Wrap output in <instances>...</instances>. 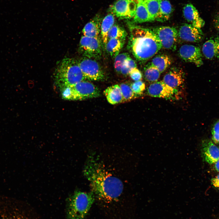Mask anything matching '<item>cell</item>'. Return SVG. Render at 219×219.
Wrapping results in <instances>:
<instances>
[{
    "label": "cell",
    "instance_id": "obj_1",
    "mask_svg": "<svg viewBox=\"0 0 219 219\" xmlns=\"http://www.w3.org/2000/svg\"><path fill=\"white\" fill-rule=\"evenodd\" d=\"M83 173L90 183L92 192L99 199L114 200L122 193V182L107 171L93 154L88 156Z\"/></svg>",
    "mask_w": 219,
    "mask_h": 219
},
{
    "label": "cell",
    "instance_id": "obj_2",
    "mask_svg": "<svg viewBox=\"0 0 219 219\" xmlns=\"http://www.w3.org/2000/svg\"><path fill=\"white\" fill-rule=\"evenodd\" d=\"M128 24L130 36L127 48L137 60L146 61L162 48L160 40L151 29L131 23Z\"/></svg>",
    "mask_w": 219,
    "mask_h": 219
},
{
    "label": "cell",
    "instance_id": "obj_3",
    "mask_svg": "<svg viewBox=\"0 0 219 219\" xmlns=\"http://www.w3.org/2000/svg\"><path fill=\"white\" fill-rule=\"evenodd\" d=\"M54 78L56 85L60 90L86 80L78 61L68 57L63 59L57 66L55 71Z\"/></svg>",
    "mask_w": 219,
    "mask_h": 219
},
{
    "label": "cell",
    "instance_id": "obj_4",
    "mask_svg": "<svg viewBox=\"0 0 219 219\" xmlns=\"http://www.w3.org/2000/svg\"><path fill=\"white\" fill-rule=\"evenodd\" d=\"M94 201L92 192L76 190L68 199L67 219H84Z\"/></svg>",
    "mask_w": 219,
    "mask_h": 219
},
{
    "label": "cell",
    "instance_id": "obj_5",
    "mask_svg": "<svg viewBox=\"0 0 219 219\" xmlns=\"http://www.w3.org/2000/svg\"><path fill=\"white\" fill-rule=\"evenodd\" d=\"M62 98L67 100H82L97 97L99 89L93 84L85 80L60 90Z\"/></svg>",
    "mask_w": 219,
    "mask_h": 219
},
{
    "label": "cell",
    "instance_id": "obj_6",
    "mask_svg": "<svg viewBox=\"0 0 219 219\" xmlns=\"http://www.w3.org/2000/svg\"><path fill=\"white\" fill-rule=\"evenodd\" d=\"M79 50L84 57L94 59L100 58L102 53V42L100 37L83 36L80 41Z\"/></svg>",
    "mask_w": 219,
    "mask_h": 219
},
{
    "label": "cell",
    "instance_id": "obj_7",
    "mask_svg": "<svg viewBox=\"0 0 219 219\" xmlns=\"http://www.w3.org/2000/svg\"><path fill=\"white\" fill-rule=\"evenodd\" d=\"M78 61L86 79L97 81L104 79V72L95 59L84 57Z\"/></svg>",
    "mask_w": 219,
    "mask_h": 219
},
{
    "label": "cell",
    "instance_id": "obj_8",
    "mask_svg": "<svg viewBox=\"0 0 219 219\" xmlns=\"http://www.w3.org/2000/svg\"><path fill=\"white\" fill-rule=\"evenodd\" d=\"M151 30L160 40L162 48L172 50L176 49L179 37L178 30L176 28L161 26Z\"/></svg>",
    "mask_w": 219,
    "mask_h": 219
},
{
    "label": "cell",
    "instance_id": "obj_9",
    "mask_svg": "<svg viewBox=\"0 0 219 219\" xmlns=\"http://www.w3.org/2000/svg\"><path fill=\"white\" fill-rule=\"evenodd\" d=\"M136 8L134 0H117L110 6L109 11L119 19H130L134 17Z\"/></svg>",
    "mask_w": 219,
    "mask_h": 219
},
{
    "label": "cell",
    "instance_id": "obj_10",
    "mask_svg": "<svg viewBox=\"0 0 219 219\" xmlns=\"http://www.w3.org/2000/svg\"><path fill=\"white\" fill-rule=\"evenodd\" d=\"M147 92L151 97L170 99L174 98L177 89L169 86L163 81H156L150 85Z\"/></svg>",
    "mask_w": 219,
    "mask_h": 219
},
{
    "label": "cell",
    "instance_id": "obj_11",
    "mask_svg": "<svg viewBox=\"0 0 219 219\" xmlns=\"http://www.w3.org/2000/svg\"><path fill=\"white\" fill-rule=\"evenodd\" d=\"M179 55L181 58L187 62L192 63L197 67L203 64L202 55L199 47L185 44L179 48Z\"/></svg>",
    "mask_w": 219,
    "mask_h": 219
},
{
    "label": "cell",
    "instance_id": "obj_12",
    "mask_svg": "<svg viewBox=\"0 0 219 219\" xmlns=\"http://www.w3.org/2000/svg\"><path fill=\"white\" fill-rule=\"evenodd\" d=\"M178 31V37L186 41L199 42L202 40L203 36L200 28L194 27L191 24H182Z\"/></svg>",
    "mask_w": 219,
    "mask_h": 219
},
{
    "label": "cell",
    "instance_id": "obj_13",
    "mask_svg": "<svg viewBox=\"0 0 219 219\" xmlns=\"http://www.w3.org/2000/svg\"><path fill=\"white\" fill-rule=\"evenodd\" d=\"M201 146L202 155L206 162L213 164L219 159V148L211 141L203 140Z\"/></svg>",
    "mask_w": 219,
    "mask_h": 219
},
{
    "label": "cell",
    "instance_id": "obj_14",
    "mask_svg": "<svg viewBox=\"0 0 219 219\" xmlns=\"http://www.w3.org/2000/svg\"><path fill=\"white\" fill-rule=\"evenodd\" d=\"M162 81L169 86L177 89L184 83V73L180 69L172 68L165 75Z\"/></svg>",
    "mask_w": 219,
    "mask_h": 219
},
{
    "label": "cell",
    "instance_id": "obj_15",
    "mask_svg": "<svg viewBox=\"0 0 219 219\" xmlns=\"http://www.w3.org/2000/svg\"><path fill=\"white\" fill-rule=\"evenodd\" d=\"M183 16L193 26L200 28L203 27L205 22L200 16L197 10L191 4L185 5L183 9Z\"/></svg>",
    "mask_w": 219,
    "mask_h": 219
},
{
    "label": "cell",
    "instance_id": "obj_16",
    "mask_svg": "<svg viewBox=\"0 0 219 219\" xmlns=\"http://www.w3.org/2000/svg\"><path fill=\"white\" fill-rule=\"evenodd\" d=\"M202 52L207 59L219 58V37L210 39L205 42L203 45Z\"/></svg>",
    "mask_w": 219,
    "mask_h": 219
},
{
    "label": "cell",
    "instance_id": "obj_17",
    "mask_svg": "<svg viewBox=\"0 0 219 219\" xmlns=\"http://www.w3.org/2000/svg\"><path fill=\"white\" fill-rule=\"evenodd\" d=\"M102 19L100 15L96 14L84 26L82 30L83 36L90 37H99Z\"/></svg>",
    "mask_w": 219,
    "mask_h": 219
},
{
    "label": "cell",
    "instance_id": "obj_18",
    "mask_svg": "<svg viewBox=\"0 0 219 219\" xmlns=\"http://www.w3.org/2000/svg\"><path fill=\"white\" fill-rule=\"evenodd\" d=\"M137 4L135 14L133 23H141L153 21L143 0H134Z\"/></svg>",
    "mask_w": 219,
    "mask_h": 219
},
{
    "label": "cell",
    "instance_id": "obj_19",
    "mask_svg": "<svg viewBox=\"0 0 219 219\" xmlns=\"http://www.w3.org/2000/svg\"><path fill=\"white\" fill-rule=\"evenodd\" d=\"M104 92L107 101L111 104H116L123 101L121 89L118 85L108 87Z\"/></svg>",
    "mask_w": 219,
    "mask_h": 219
},
{
    "label": "cell",
    "instance_id": "obj_20",
    "mask_svg": "<svg viewBox=\"0 0 219 219\" xmlns=\"http://www.w3.org/2000/svg\"><path fill=\"white\" fill-rule=\"evenodd\" d=\"M114 16L111 13L106 15L103 19L101 26V35L103 43L106 47L108 41V33L114 25Z\"/></svg>",
    "mask_w": 219,
    "mask_h": 219
},
{
    "label": "cell",
    "instance_id": "obj_21",
    "mask_svg": "<svg viewBox=\"0 0 219 219\" xmlns=\"http://www.w3.org/2000/svg\"><path fill=\"white\" fill-rule=\"evenodd\" d=\"M170 2L168 0H160L159 11L156 20L163 22L168 20L173 12Z\"/></svg>",
    "mask_w": 219,
    "mask_h": 219
},
{
    "label": "cell",
    "instance_id": "obj_22",
    "mask_svg": "<svg viewBox=\"0 0 219 219\" xmlns=\"http://www.w3.org/2000/svg\"><path fill=\"white\" fill-rule=\"evenodd\" d=\"M125 41L115 38L109 39L106 46L107 52L113 58L119 54L123 47Z\"/></svg>",
    "mask_w": 219,
    "mask_h": 219
},
{
    "label": "cell",
    "instance_id": "obj_23",
    "mask_svg": "<svg viewBox=\"0 0 219 219\" xmlns=\"http://www.w3.org/2000/svg\"><path fill=\"white\" fill-rule=\"evenodd\" d=\"M171 62V59L169 56L162 54L155 56L150 64L156 67L161 73L169 67Z\"/></svg>",
    "mask_w": 219,
    "mask_h": 219
},
{
    "label": "cell",
    "instance_id": "obj_24",
    "mask_svg": "<svg viewBox=\"0 0 219 219\" xmlns=\"http://www.w3.org/2000/svg\"><path fill=\"white\" fill-rule=\"evenodd\" d=\"M145 79L151 82H156L159 78L161 74L158 69L150 63L147 64L144 68Z\"/></svg>",
    "mask_w": 219,
    "mask_h": 219
},
{
    "label": "cell",
    "instance_id": "obj_25",
    "mask_svg": "<svg viewBox=\"0 0 219 219\" xmlns=\"http://www.w3.org/2000/svg\"><path fill=\"white\" fill-rule=\"evenodd\" d=\"M125 30L117 24H114L109 31L108 40L109 39L115 38L125 41L127 35Z\"/></svg>",
    "mask_w": 219,
    "mask_h": 219
},
{
    "label": "cell",
    "instance_id": "obj_26",
    "mask_svg": "<svg viewBox=\"0 0 219 219\" xmlns=\"http://www.w3.org/2000/svg\"><path fill=\"white\" fill-rule=\"evenodd\" d=\"M153 21L156 20L158 13L160 0H143Z\"/></svg>",
    "mask_w": 219,
    "mask_h": 219
},
{
    "label": "cell",
    "instance_id": "obj_27",
    "mask_svg": "<svg viewBox=\"0 0 219 219\" xmlns=\"http://www.w3.org/2000/svg\"><path fill=\"white\" fill-rule=\"evenodd\" d=\"M119 86L123 97V102L129 101L135 97V95L130 85L126 83H122Z\"/></svg>",
    "mask_w": 219,
    "mask_h": 219
},
{
    "label": "cell",
    "instance_id": "obj_28",
    "mask_svg": "<svg viewBox=\"0 0 219 219\" xmlns=\"http://www.w3.org/2000/svg\"><path fill=\"white\" fill-rule=\"evenodd\" d=\"M136 67L135 61L129 57L126 60L122 66L120 73L124 75H127L129 74L132 69Z\"/></svg>",
    "mask_w": 219,
    "mask_h": 219
},
{
    "label": "cell",
    "instance_id": "obj_29",
    "mask_svg": "<svg viewBox=\"0 0 219 219\" xmlns=\"http://www.w3.org/2000/svg\"><path fill=\"white\" fill-rule=\"evenodd\" d=\"M130 57L127 53H123L119 54L115 57L114 62V67L116 71L118 73H120L122 66L126 60Z\"/></svg>",
    "mask_w": 219,
    "mask_h": 219
},
{
    "label": "cell",
    "instance_id": "obj_30",
    "mask_svg": "<svg viewBox=\"0 0 219 219\" xmlns=\"http://www.w3.org/2000/svg\"><path fill=\"white\" fill-rule=\"evenodd\" d=\"M130 86L135 96L141 95L145 89V84L141 80L135 81Z\"/></svg>",
    "mask_w": 219,
    "mask_h": 219
},
{
    "label": "cell",
    "instance_id": "obj_31",
    "mask_svg": "<svg viewBox=\"0 0 219 219\" xmlns=\"http://www.w3.org/2000/svg\"><path fill=\"white\" fill-rule=\"evenodd\" d=\"M129 75L131 78L135 81L141 80L142 77V73L137 67L132 69Z\"/></svg>",
    "mask_w": 219,
    "mask_h": 219
},
{
    "label": "cell",
    "instance_id": "obj_32",
    "mask_svg": "<svg viewBox=\"0 0 219 219\" xmlns=\"http://www.w3.org/2000/svg\"><path fill=\"white\" fill-rule=\"evenodd\" d=\"M211 132L213 141L215 143L219 144V129Z\"/></svg>",
    "mask_w": 219,
    "mask_h": 219
},
{
    "label": "cell",
    "instance_id": "obj_33",
    "mask_svg": "<svg viewBox=\"0 0 219 219\" xmlns=\"http://www.w3.org/2000/svg\"><path fill=\"white\" fill-rule=\"evenodd\" d=\"M211 183L214 187L219 188V174L212 179Z\"/></svg>",
    "mask_w": 219,
    "mask_h": 219
},
{
    "label": "cell",
    "instance_id": "obj_34",
    "mask_svg": "<svg viewBox=\"0 0 219 219\" xmlns=\"http://www.w3.org/2000/svg\"><path fill=\"white\" fill-rule=\"evenodd\" d=\"M214 26L219 33V14L215 15L213 20Z\"/></svg>",
    "mask_w": 219,
    "mask_h": 219
},
{
    "label": "cell",
    "instance_id": "obj_35",
    "mask_svg": "<svg viewBox=\"0 0 219 219\" xmlns=\"http://www.w3.org/2000/svg\"><path fill=\"white\" fill-rule=\"evenodd\" d=\"M213 164L215 170L217 172H219V159Z\"/></svg>",
    "mask_w": 219,
    "mask_h": 219
}]
</instances>
